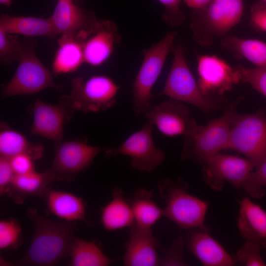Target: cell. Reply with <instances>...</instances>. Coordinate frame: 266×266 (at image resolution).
I'll return each instance as SVG.
<instances>
[{"instance_id": "6da1fadb", "label": "cell", "mask_w": 266, "mask_h": 266, "mask_svg": "<svg viewBox=\"0 0 266 266\" xmlns=\"http://www.w3.org/2000/svg\"><path fill=\"white\" fill-rule=\"evenodd\" d=\"M26 215L33 223V235L16 265L53 266L69 255L77 229L75 222L55 221L41 216L34 208H28Z\"/></svg>"}, {"instance_id": "7a4b0ae2", "label": "cell", "mask_w": 266, "mask_h": 266, "mask_svg": "<svg viewBox=\"0 0 266 266\" xmlns=\"http://www.w3.org/2000/svg\"><path fill=\"white\" fill-rule=\"evenodd\" d=\"M243 100V97L235 99L226 106L221 115L184 136L181 160L203 165L211 157L227 149L232 121Z\"/></svg>"}, {"instance_id": "3957f363", "label": "cell", "mask_w": 266, "mask_h": 266, "mask_svg": "<svg viewBox=\"0 0 266 266\" xmlns=\"http://www.w3.org/2000/svg\"><path fill=\"white\" fill-rule=\"evenodd\" d=\"M173 59L166 81L158 96L192 105L205 113L224 109L228 101L223 96H206L200 89L187 63L180 44L173 48Z\"/></svg>"}, {"instance_id": "277c9868", "label": "cell", "mask_w": 266, "mask_h": 266, "mask_svg": "<svg viewBox=\"0 0 266 266\" xmlns=\"http://www.w3.org/2000/svg\"><path fill=\"white\" fill-rule=\"evenodd\" d=\"M157 186L160 197L166 203L164 216L181 229L207 228L204 222L208 203L189 194L188 183L182 178H163Z\"/></svg>"}, {"instance_id": "5b68a950", "label": "cell", "mask_w": 266, "mask_h": 266, "mask_svg": "<svg viewBox=\"0 0 266 266\" xmlns=\"http://www.w3.org/2000/svg\"><path fill=\"white\" fill-rule=\"evenodd\" d=\"M177 35L176 32L170 31L158 42L142 51L143 61L132 87V107L135 116L144 114L151 105L153 87L173 49Z\"/></svg>"}, {"instance_id": "8992f818", "label": "cell", "mask_w": 266, "mask_h": 266, "mask_svg": "<svg viewBox=\"0 0 266 266\" xmlns=\"http://www.w3.org/2000/svg\"><path fill=\"white\" fill-rule=\"evenodd\" d=\"M243 0H211L200 10H193L191 29L193 38L201 45L212 43L214 36H223L241 21Z\"/></svg>"}, {"instance_id": "52a82bcc", "label": "cell", "mask_w": 266, "mask_h": 266, "mask_svg": "<svg viewBox=\"0 0 266 266\" xmlns=\"http://www.w3.org/2000/svg\"><path fill=\"white\" fill-rule=\"evenodd\" d=\"M35 44L22 41L18 65L11 79L1 88L2 98L36 94L45 89H59L52 72L42 63L35 53Z\"/></svg>"}, {"instance_id": "ba28073f", "label": "cell", "mask_w": 266, "mask_h": 266, "mask_svg": "<svg viewBox=\"0 0 266 266\" xmlns=\"http://www.w3.org/2000/svg\"><path fill=\"white\" fill-rule=\"evenodd\" d=\"M227 149L244 155L255 167L266 159V114L264 109L235 114Z\"/></svg>"}, {"instance_id": "9c48e42d", "label": "cell", "mask_w": 266, "mask_h": 266, "mask_svg": "<svg viewBox=\"0 0 266 266\" xmlns=\"http://www.w3.org/2000/svg\"><path fill=\"white\" fill-rule=\"evenodd\" d=\"M119 90V85L110 77L94 75L86 79H74L68 97L74 111L98 112L115 104Z\"/></svg>"}, {"instance_id": "30bf717a", "label": "cell", "mask_w": 266, "mask_h": 266, "mask_svg": "<svg viewBox=\"0 0 266 266\" xmlns=\"http://www.w3.org/2000/svg\"><path fill=\"white\" fill-rule=\"evenodd\" d=\"M153 126L146 122L139 130L130 134L120 145L105 148L106 158L118 155L131 158L130 164L134 169L151 172L163 162L165 152L156 146L153 137Z\"/></svg>"}, {"instance_id": "8fae6325", "label": "cell", "mask_w": 266, "mask_h": 266, "mask_svg": "<svg viewBox=\"0 0 266 266\" xmlns=\"http://www.w3.org/2000/svg\"><path fill=\"white\" fill-rule=\"evenodd\" d=\"M55 153L52 166L46 169L53 179L72 181L76 175L88 168L96 156L105 148L95 146L81 139L55 143Z\"/></svg>"}, {"instance_id": "7c38bea8", "label": "cell", "mask_w": 266, "mask_h": 266, "mask_svg": "<svg viewBox=\"0 0 266 266\" xmlns=\"http://www.w3.org/2000/svg\"><path fill=\"white\" fill-rule=\"evenodd\" d=\"M143 114L147 122L167 136H186L200 126L191 116L187 106L170 99L158 104H152Z\"/></svg>"}, {"instance_id": "4fadbf2b", "label": "cell", "mask_w": 266, "mask_h": 266, "mask_svg": "<svg viewBox=\"0 0 266 266\" xmlns=\"http://www.w3.org/2000/svg\"><path fill=\"white\" fill-rule=\"evenodd\" d=\"M202 178L211 189L220 191L226 181L237 189L248 178L255 165L247 158L218 153L202 165Z\"/></svg>"}, {"instance_id": "5bb4252c", "label": "cell", "mask_w": 266, "mask_h": 266, "mask_svg": "<svg viewBox=\"0 0 266 266\" xmlns=\"http://www.w3.org/2000/svg\"><path fill=\"white\" fill-rule=\"evenodd\" d=\"M74 110L67 96L61 98L58 104H49L37 100L33 108V122L30 133L53 141L64 139L63 127L71 118Z\"/></svg>"}, {"instance_id": "9a60e30c", "label": "cell", "mask_w": 266, "mask_h": 266, "mask_svg": "<svg viewBox=\"0 0 266 266\" xmlns=\"http://www.w3.org/2000/svg\"><path fill=\"white\" fill-rule=\"evenodd\" d=\"M197 71L198 85L206 96H223L239 83L234 67L216 55L198 56Z\"/></svg>"}, {"instance_id": "2e32d148", "label": "cell", "mask_w": 266, "mask_h": 266, "mask_svg": "<svg viewBox=\"0 0 266 266\" xmlns=\"http://www.w3.org/2000/svg\"><path fill=\"white\" fill-rule=\"evenodd\" d=\"M121 42L118 26L113 21L98 20L94 27L83 37L85 63L99 66L105 62L113 53L115 45Z\"/></svg>"}, {"instance_id": "e0dca14e", "label": "cell", "mask_w": 266, "mask_h": 266, "mask_svg": "<svg viewBox=\"0 0 266 266\" xmlns=\"http://www.w3.org/2000/svg\"><path fill=\"white\" fill-rule=\"evenodd\" d=\"M123 264L127 266H161L159 251L163 248L153 234L151 228L139 226L135 224L130 228L127 241L125 244Z\"/></svg>"}, {"instance_id": "ac0fdd59", "label": "cell", "mask_w": 266, "mask_h": 266, "mask_svg": "<svg viewBox=\"0 0 266 266\" xmlns=\"http://www.w3.org/2000/svg\"><path fill=\"white\" fill-rule=\"evenodd\" d=\"M49 18L59 35H86L98 21L94 11L73 0L58 1Z\"/></svg>"}, {"instance_id": "d6986e66", "label": "cell", "mask_w": 266, "mask_h": 266, "mask_svg": "<svg viewBox=\"0 0 266 266\" xmlns=\"http://www.w3.org/2000/svg\"><path fill=\"white\" fill-rule=\"evenodd\" d=\"M186 231V245L203 265L231 266L235 264L234 256L230 255L209 234L208 228Z\"/></svg>"}, {"instance_id": "ffe728a7", "label": "cell", "mask_w": 266, "mask_h": 266, "mask_svg": "<svg viewBox=\"0 0 266 266\" xmlns=\"http://www.w3.org/2000/svg\"><path fill=\"white\" fill-rule=\"evenodd\" d=\"M52 66V72L57 76L72 72L85 63L82 34H62Z\"/></svg>"}, {"instance_id": "44dd1931", "label": "cell", "mask_w": 266, "mask_h": 266, "mask_svg": "<svg viewBox=\"0 0 266 266\" xmlns=\"http://www.w3.org/2000/svg\"><path fill=\"white\" fill-rule=\"evenodd\" d=\"M50 213L66 222H91L86 217V204L84 200L72 193L51 189L44 198Z\"/></svg>"}, {"instance_id": "7402d4cb", "label": "cell", "mask_w": 266, "mask_h": 266, "mask_svg": "<svg viewBox=\"0 0 266 266\" xmlns=\"http://www.w3.org/2000/svg\"><path fill=\"white\" fill-rule=\"evenodd\" d=\"M54 180L46 170L43 172L35 170L22 175H15L6 194L14 202L22 204L29 196L45 198L52 189Z\"/></svg>"}, {"instance_id": "603a6c76", "label": "cell", "mask_w": 266, "mask_h": 266, "mask_svg": "<svg viewBox=\"0 0 266 266\" xmlns=\"http://www.w3.org/2000/svg\"><path fill=\"white\" fill-rule=\"evenodd\" d=\"M0 29L8 34L26 36H43L55 38L59 35L50 18L1 14Z\"/></svg>"}, {"instance_id": "cb8c5ba5", "label": "cell", "mask_w": 266, "mask_h": 266, "mask_svg": "<svg viewBox=\"0 0 266 266\" xmlns=\"http://www.w3.org/2000/svg\"><path fill=\"white\" fill-rule=\"evenodd\" d=\"M237 225L246 240L261 242L266 240V211L248 198L239 201Z\"/></svg>"}, {"instance_id": "d4e9b609", "label": "cell", "mask_w": 266, "mask_h": 266, "mask_svg": "<svg viewBox=\"0 0 266 266\" xmlns=\"http://www.w3.org/2000/svg\"><path fill=\"white\" fill-rule=\"evenodd\" d=\"M112 200L101 209L100 222L103 228L113 231L135 224L132 208L123 196L122 190L118 187L112 191Z\"/></svg>"}, {"instance_id": "484cf974", "label": "cell", "mask_w": 266, "mask_h": 266, "mask_svg": "<svg viewBox=\"0 0 266 266\" xmlns=\"http://www.w3.org/2000/svg\"><path fill=\"white\" fill-rule=\"evenodd\" d=\"M225 50L237 59L244 58L256 67H266V42L236 36H227L220 42Z\"/></svg>"}, {"instance_id": "4316f807", "label": "cell", "mask_w": 266, "mask_h": 266, "mask_svg": "<svg viewBox=\"0 0 266 266\" xmlns=\"http://www.w3.org/2000/svg\"><path fill=\"white\" fill-rule=\"evenodd\" d=\"M42 145L32 143L21 133L10 128L3 123L0 125V155L8 159L21 154H26L34 160L41 158Z\"/></svg>"}, {"instance_id": "83f0119b", "label": "cell", "mask_w": 266, "mask_h": 266, "mask_svg": "<svg viewBox=\"0 0 266 266\" xmlns=\"http://www.w3.org/2000/svg\"><path fill=\"white\" fill-rule=\"evenodd\" d=\"M153 197V190L139 188L135 191L133 197L129 200L136 225L151 228L164 216V209L157 204Z\"/></svg>"}, {"instance_id": "f1b7e54d", "label": "cell", "mask_w": 266, "mask_h": 266, "mask_svg": "<svg viewBox=\"0 0 266 266\" xmlns=\"http://www.w3.org/2000/svg\"><path fill=\"white\" fill-rule=\"evenodd\" d=\"M68 256L71 266H107L113 261L104 254L100 241L86 240L76 236Z\"/></svg>"}, {"instance_id": "f546056e", "label": "cell", "mask_w": 266, "mask_h": 266, "mask_svg": "<svg viewBox=\"0 0 266 266\" xmlns=\"http://www.w3.org/2000/svg\"><path fill=\"white\" fill-rule=\"evenodd\" d=\"M22 230L19 222L14 218L0 221V249H13L22 243Z\"/></svg>"}, {"instance_id": "4dcf8cb0", "label": "cell", "mask_w": 266, "mask_h": 266, "mask_svg": "<svg viewBox=\"0 0 266 266\" xmlns=\"http://www.w3.org/2000/svg\"><path fill=\"white\" fill-rule=\"evenodd\" d=\"M239 82L247 83L266 98V67H234Z\"/></svg>"}, {"instance_id": "1f68e13d", "label": "cell", "mask_w": 266, "mask_h": 266, "mask_svg": "<svg viewBox=\"0 0 266 266\" xmlns=\"http://www.w3.org/2000/svg\"><path fill=\"white\" fill-rule=\"evenodd\" d=\"M22 46V41L17 35L10 34L0 29V61L1 64L9 65L17 61Z\"/></svg>"}, {"instance_id": "d6a6232c", "label": "cell", "mask_w": 266, "mask_h": 266, "mask_svg": "<svg viewBox=\"0 0 266 266\" xmlns=\"http://www.w3.org/2000/svg\"><path fill=\"white\" fill-rule=\"evenodd\" d=\"M244 182L242 188L250 196L260 198L265 194L264 187L266 186V159L256 166Z\"/></svg>"}, {"instance_id": "836d02e7", "label": "cell", "mask_w": 266, "mask_h": 266, "mask_svg": "<svg viewBox=\"0 0 266 266\" xmlns=\"http://www.w3.org/2000/svg\"><path fill=\"white\" fill-rule=\"evenodd\" d=\"M260 243L258 241L246 240L234 256L236 263L247 266H266L261 255Z\"/></svg>"}, {"instance_id": "e575fe53", "label": "cell", "mask_w": 266, "mask_h": 266, "mask_svg": "<svg viewBox=\"0 0 266 266\" xmlns=\"http://www.w3.org/2000/svg\"><path fill=\"white\" fill-rule=\"evenodd\" d=\"M164 7L162 19L170 27L182 24L186 19L185 14L181 8L183 0H157Z\"/></svg>"}, {"instance_id": "d590c367", "label": "cell", "mask_w": 266, "mask_h": 266, "mask_svg": "<svg viewBox=\"0 0 266 266\" xmlns=\"http://www.w3.org/2000/svg\"><path fill=\"white\" fill-rule=\"evenodd\" d=\"M184 241L181 236L175 239L170 246L163 248V256L161 257V266H185L183 248Z\"/></svg>"}, {"instance_id": "8d00e7d4", "label": "cell", "mask_w": 266, "mask_h": 266, "mask_svg": "<svg viewBox=\"0 0 266 266\" xmlns=\"http://www.w3.org/2000/svg\"><path fill=\"white\" fill-rule=\"evenodd\" d=\"M250 23L255 30L266 33V2L260 1L251 6Z\"/></svg>"}, {"instance_id": "74e56055", "label": "cell", "mask_w": 266, "mask_h": 266, "mask_svg": "<svg viewBox=\"0 0 266 266\" xmlns=\"http://www.w3.org/2000/svg\"><path fill=\"white\" fill-rule=\"evenodd\" d=\"M9 159L15 175L25 174L35 171V160L29 155L18 154Z\"/></svg>"}, {"instance_id": "f35d334b", "label": "cell", "mask_w": 266, "mask_h": 266, "mask_svg": "<svg viewBox=\"0 0 266 266\" xmlns=\"http://www.w3.org/2000/svg\"><path fill=\"white\" fill-rule=\"evenodd\" d=\"M9 159L0 157V194H6L11 181L15 176Z\"/></svg>"}, {"instance_id": "ab89813d", "label": "cell", "mask_w": 266, "mask_h": 266, "mask_svg": "<svg viewBox=\"0 0 266 266\" xmlns=\"http://www.w3.org/2000/svg\"><path fill=\"white\" fill-rule=\"evenodd\" d=\"M183 1L193 10H200L204 9L211 0H183Z\"/></svg>"}, {"instance_id": "60d3db41", "label": "cell", "mask_w": 266, "mask_h": 266, "mask_svg": "<svg viewBox=\"0 0 266 266\" xmlns=\"http://www.w3.org/2000/svg\"><path fill=\"white\" fill-rule=\"evenodd\" d=\"M12 0H0V3L5 6H10Z\"/></svg>"}, {"instance_id": "b9f144b4", "label": "cell", "mask_w": 266, "mask_h": 266, "mask_svg": "<svg viewBox=\"0 0 266 266\" xmlns=\"http://www.w3.org/2000/svg\"><path fill=\"white\" fill-rule=\"evenodd\" d=\"M261 244L263 247L266 248V240L262 241Z\"/></svg>"}, {"instance_id": "7bdbcfd3", "label": "cell", "mask_w": 266, "mask_h": 266, "mask_svg": "<svg viewBox=\"0 0 266 266\" xmlns=\"http://www.w3.org/2000/svg\"><path fill=\"white\" fill-rule=\"evenodd\" d=\"M260 1H262L265 2H266V0H260Z\"/></svg>"}, {"instance_id": "ee69618b", "label": "cell", "mask_w": 266, "mask_h": 266, "mask_svg": "<svg viewBox=\"0 0 266 266\" xmlns=\"http://www.w3.org/2000/svg\"><path fill=\"white\" fill-rule=\"evenodd\" d=\"M58 1H60V0H58Z\"/></svg>"}]
</instances>
